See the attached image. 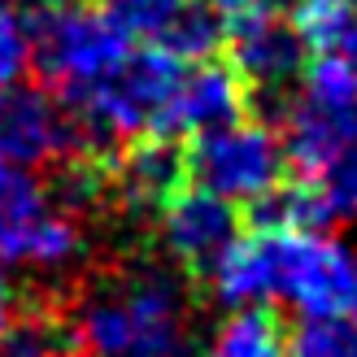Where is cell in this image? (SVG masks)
I'll return each instance as SVG.
<instances>
[{
  "label": "cell",
  "mask_w": 357,
  "mask_h": 357,
  "mask_svg": "<svg viewBox=\"0 0 357 357\" xmlns=\"http://www.w3.org/2000/svg\"><path fill=\"white\" fill-rule=\"evenodd\" d=\"M188 183V144L157 131L122 139L109 162V201L153 222Z\"/></svg>",
  "instance_id": "obj_9"
},
{
  "label": "cell",
  "mask_w": 357,
  "mask_h": 357,
  "mask_svg": "<svg viewBox=\"0 0 357 357\" xmlns=\"http://www.w3.org/2000/svg\"><path fill=\"white\" fill-rule=\"evenodd\" d=\"M157 231H162V244L170 261L183 271L192 283H209L213 266L222 261V253L240 240V205L222 201L205 188L188 183L174 201L157 213Z\"/></svg>",
  "instance_id": "obj_6"
},
{
  "label": "cell",
  "mask_w": 357,
  "mask_h": 357,
  "mask_svg": "<svg viewBox=\"0 0 357 357\" xmlns=\"http://www.w3.org/2000/svg\"><path fill=\"white\" fill-rule=\"evenodd\" d=\"M96 5L131 40L157 44L188 66L218 57L227 44V22L213 0H96Z\"/></svg>",
  "instance_id": "obj_7"
},
{
  "label": "cell",
  "mask_w": 357,
  "mask_h": 357,
  "mask_svg": "<svg viewBox=\"0 0 357 357\" xmlns=\"http://www.w3.org/2000/svg\"><path fill=\"white\" fill-rule=\"evenodd\" d=\"M227 61L240 70V79L248 83V96L257 100H279L288 92V83L301 79L310 52L296 40V31L288 26V13H271L257 22H244L236 31H227Z\"/></svg>",
  "instance_id": "obj_10"
},
{
  "label": "cell",
  "mask_w": 357,
  "mask_h": 357,
  "mask_svg": "<svg viewBox=\"0 0 357 357\" xmlns=\"http://www.w3.org/2000/svg\"><path fill=\"white\" fill-rule=\"evenodd\" d=\"M9 314H13V301H9V283H5V275H0V327L9 323Z\"/></svg>",
  "instance_id": "obj_18"
},
{
  "label": "cell",
  "mask_w": 357,
  "mask_h": 357,
  "mask_svg": "<svg viewBox=\"0 0 357 357\" xmlns=\"http://www.w3.org/2000/svg\"><path fill=\"white\" fill-rule=\"evenodd\" d=\"M248 109H253L248 83L218 52V57L183 66V79H178L166 109L157 114V122L149 131L170 135V139H192V135H205V131H218V127H231V122L248 118Z\"/></svg>",
  "instance_id": "obj_8"
},
{
  "label": "cell",
  "mask_w": 357,
  "mask_h": 357,
  "mask_svg": "<svg viewBox=\"0 0 357 357\" xmlns=\"http://www.w3.org/2000/svg\"><path fill=\"white\" fill-rule=\"evenodd\" d=\"M288 357H357V314L301 318L288 331Z\"/></svg>",
  "instance_id": "obj_15"
},
{
  "label": "cell",
  "mask_w": 357,
  "mask_h": 357,
  "mask_svg": "<svg viewBox=\"0 0 357 357\" xmlns=\"http://www.w3.org/2000/svg\"><path fill=\"white\" fill-rule=\"evenodd\" d=\"M0 357H79L66 305L31 301L26 314H9L0 327Z\"/></svg>",
  "instance_id": "obj_11"
},
{
  "label": "cell",
  "mask_w": 357,
  "mask_h": 357,
  "mask_svg": "<svg viewBox=\"0 0 357 357\" xmlns=\"http://www.w3.org/2000/svg\"><path fill=\"white\" fill-rule=\"evenodd\" d=\"M205 357H288V327L271 305H244L218 327Z\"/></svg>",
  "instance_id": "obj_12"
},
{
  "label": "cell",
  "mask_w": 357,
  "mask_h": 357,
  "mask_svg": "<svg viewBox=\"0 0 357 357\" xmlns=\"http://www.w3.org/2000/svg\"><path fill=\"white\" fill-rule=\"evenodd\" d=\"M340 52H344V57L357 66V22H353V31H349V40H344V48H340Z\"/></svg>",
  "instance_id": "obj_19"
},
{
  "label": "cell",
  "mask_w": 357,
  "mask_h": 357,
  "mask_svg": "<svg viewBox=\"0 0 357 357\" xmlns=\"http://www.w3.org/2000/svg\"><path fill=\"white\" fill-rule=\"evenodd\" d=\"M283 13L305 52H340L357 22V0H288Z\"/></svg>",
  "instance_id": "obj_13"
},
{
  "label": "cell",
  "mask_w": 357,
  "mask_h": 357,
  "mask_svg": "<svg viewBox=\"0 0 357 357\" xmlns=\"http://www.w3.org/2000/svg\"><path fill=\"white\" fill-rule=\"evenodd\" d=\"M79 227L52 209V196L26 166L0 162V257L17 266H61L79 257Z\"/></svg>",
  "instance_id": "obj_4"
},
{
  "label": "cell",
  "mask_w": 357,
  "mask_h": 357,
  "mask_svg": "<svg viewBox=\"0 0 357 357\" xmlns=\"http://www.w3.org/2000/svg\"><path fill=\"white\" fill-rule=\"evenodd\" d=\"M31 66V35H26V17L0 5V87H9L22 79V70Z\"/></svg>",
  "instance_id": "obj_17"
},
{
  "label": "cell",
  "mask_w": 357,
  "mask_h": 357,
  "mask_svg": "<svg viewBox=\"0 0 357 357\" xmlns=\"http://www.w3.org/2000/svg\"><path fill=\"white\" fill-rule=\"evenodd\" d=\"M310 183L323 188V196L335 209V218H357V118L349 122V131L340 135V144L327 157V166L318 170Z\"/></svg>",
  "instance_id": "obj_16"
},
{
  "label": "cell",
  "mask_w": 357,
  "mask_h": 357,
  "mask_svg": "<svg viewBox=\"0 0 357 357\" xmlns=\"http://www.w3.org/2000/svg\"><path fill=\"white\" fill-rule=\"evenodd\" d=\"M22 17L40 87H48L66 109L96 92L135 48V40L96 0H40Z\"/></svg>",
  "instance_id": "obj_2"
},
{
  "label": "cell",
  "mask_w": 357,
  "mask_h": 357,
  "mask_svg": "<svg viewBox=\"0 0 357 357\" xmlns=\"http://www.w3.org/2000/svg\"><path fill=\"white\" fill-rule=\"evenodd\" d=\"M301 105L327 114H353L357 109V66L344 52H314L301 70Z\"/></svg>",
  "instance_id": "obj_14"
},
{
  "label": "cell",
  "mask_w": 357,
  "mask_h": 357,
  "mask_svg": "<svg viewBox=\"0 0 357 357\" xmlns=\"http://www.w3.org/2000/svg\"><path fill=\"white\" fill-rule=\"evenodd\" d=\"M79 149L114 153V149H100L66 114V105L48 87H35V83L0 87V162H13V166H44L48 162L52 166Z\"/></svg>",
  "instance_id": "obj_5"
},
{
  "label": "cell",
  "mask_w": 357,
  "mask_h": 357,
  "mask_svg": "<svg viewBox=\"0 0 357 357\" xmlns=\"http://www.w3.org/2000/svg\"><path fill=\"white\" fill-rule=\"evenodd\" d=\"M79 357H188V310L178 279L139 266L66 305Z\"/></svg>",
  "instance_id": "obj_1"
},
{
  "label": "cell",
  "mask_w": 357,
  "mask_h": 357,
  "mask_svg": "<svg viewBox=\"0 0 357 357\" xmlns=\"http://www.w3.org/2000/svg\"><path fill=\"white\" fill-rule=\"evenodd\" d=\"M183 144H188V178L231 205L253 201V196L271 192L279 178H288L283 139L261 118H240L231 127L192 135Z\"/></svg>",
  "instance_id": "obj_3"
}]
</instances>
